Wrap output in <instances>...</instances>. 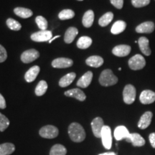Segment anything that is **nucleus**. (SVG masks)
<instances>
[{
	"label": "nucleus",
	"instance_id": "2",
	"mask_svg": "<svg viewBox=\"0 0 155 155\" xmlns=\"http://www.w3.org/2000/svg\"><path fill=\"white\" fill-rule=\"evenodd\" d=\"M118 78L113 73V71L110 69L104 70L101 73L99 77V83L103 86H111L117 83Z\"/></svg>",
	"mask_w": 155,
	"mask_h": 155
},
{
	"label": "nucleus",
	"instance_id": "32",
	"mask_svg": "<svg viewBox=\"0 0 155 155\" xmlns=\"http://www.w3.org/2000/svg\"><path fill=\"white\" fill-rule=\"evenodd\" d=\"M75 16V12L71 9H64L61 11L58 15V17L61 20H66V19H72Z\"/></svg>",
	"mask_w": 155,
	"mask_h": 155
},
{
	"label": "nucleus",
	"instance_id": "18",
	"mask_svg": "<svg viewBox=\"0 0 155 155\" xmlns=\"http://www.w3.org/2000/svg\"><path fill=\"white\" fill-rule=\"evenodd\" d=\"M65 95L66 96L73 97V98H76L77 100L80 101H83L86 98V94L78 88L71 89V90L67 91L65 92Z\"/></svg>",
	"mask_w": 155,
	"mask_h": 155
},
{
	"label": "nucleus",
	"instance_id": "13",
	"mask_svg": "<svg viewBox=\"0 0 155 155\" xmlns=\"http://www.w3.org/2000/svg\"><path fill=\"white\" fill-rule=\"evenodd\" d=\"M154 23L153 22H151V21H147V22H144L140 25H139L136 28V32H138V33L150 34L154 32Z\"/></svg>",
	"mask_w": 155,
	"mask_h": 155
},
{
	"label": "nucleus",
	"instance_id": "8",
	"mask_svg": "<svg viewBox=\"0 0 155 155\" xmlns=\"http://www.w3.org/2000/svg\"><path fill=\"white\" fill-rule=\"evenodd\" d=\"M114 137L117 141H121L122 139H126L129 142L130 139L131 134L129 133L127 128L124 126H119L114 130Z\"/></svg>",
	"mask_w": 155,
	"mask_h": 155
},
{
	"label": "nucleus",
	"instance_id": "38",
	"mask_svg": "<svg viewBox=\"0 0 155 155\" xmlns=\"http://www.w3.org/2000/svg\"><path fill=\"white\" fill-rule=\"evenodd\" d=\"M110 2L116 9H121L123 7L124 0H110Z\"/></svg>",
	"mask_w": 155,
	"mask_h": 155
},
{
	"label": "nucleus",
	"instance_id": "34",
	"mask_svg": "<svg viewBox=\"0 0 155 155\" xmlns=\"http://www.w3.org/2000/svg\"><path fill=\"white\" fill-rule=\"evenodd\" d=\"M35 22L38 25V28L41 30H46L48 28V21L42 16H38L35 18Z\"/></svg>",
	"mask_w": 155,
	"mask_h": 155
},
{
	"label": "nucleus",
	"instance_id": "11",
	"mask_svg": "<svg viewBox=\"0 0 155 155\" xmlns=\"http://www.w3.org/2000/svg\"><path fill=\"white\" fill-rule=\"evenodd\" d=\"M73 64V60L66 58H56L52 62V66L55 68H65L71 67Z\"/></svg>",
	"mask_w": 155,
	"mask_h": 155
},
{
	"label": "nucleus",
	"instance_id": "3",
	"mask_svg": "<svg viewBox=\"0 0 155 155\" xmlns=\"http://www.w3.org/2000/svg\"><path fill=\"white\" fill-rule=\"evenodd\" d=\"M129 66L133 71H139L143 69L146 65V61L145 58L140 54H137L134 55L129 60L128 62Z\"/></svg>",
	"mask_w": 155,
	"mask_h": 155
},
{
	"label": "nucleus",
	"instance_id": "33",
	"mask_svg": "<svg viewBox=\"0 0 155 155\" xmlns=\"http://www.w3.org/2000/svg\"><path fill=\"white\" fill-rule=\"evenodd\" d=\"M7 27L12 30L15 31H18L22 28V25L19 22H17V20L12 19V18H9L7 20Z\"/></svg>",
	"mask_w": 155,
	"mask_h": 155
},
{
	"label": "nucleus",
	"instance_id": "30",
	"mask_svg": "<svg viewBox=\"0 0 155 155\" xmlns=\"http://www.w3.org/2000/svg\"><path fill=\"white\" fill-rule=\"evenodd\" d=\"M66 154V148L62 144L54 145L50 152V155H65Z\"/></svg>",
	"mask_w": 155,
	"mask_h": 155
},
{
	"label": "nucleus",
	"instance_id": "12",
	"mask_svg": "<svg viewBox=\"0 0 155 155\" xmlns=\"http://www.w3.org/2000/svg\"><path fill=\"white\" fill-rule=\"evenodd\" d=\"M139 100L142 104H151L155 101V93L151 90H144L141 93Z\"/></svg>",
	"mask_w": 155,
	"mask_h": 155
},
{
	"label": "nucleus",
	"instance_id": "35",
	"mask_svg": "<svg viewBox=\"0 0 155 155\" xmlns=\"http://www.w3.org/2000/svg\"><path fill=\"white\" fill-rule=\"evenodd\" d=\"M9 126V120L6 116L0 113V131H4Z\"/></svg>",
	"mask_w": 155,
	"mask_h": 155
},
{
	"label": "nucleus",
	"instance_id": "31",
	"mask_svg": "<svg viewBox=\"0 0 155 155\" xmlns=\"http://www.w3.org/2000/svg\"><path fill=\"white\" fill-rule=\"evenodd\" d=\"M48 89V83L45 81H40L35 88V94L38 96H41L45 94Z\"/></svg>",
	"mask_w": 155,
	"mask_h": 155
},
{
	"label": "nucleus",
	"instance_id": "28",
	"mask_svg": "<svg viewBox=\"0 0 155 155\" xmlns=\"http://www.w3.org/2000/svg\"><path fill=\"white\" fill-rule=\"evenodd\" d=\"M92 44V39L89 37L87 36H83L81 37L78 39L77 42V46L78 48H80V49H87Z\"/></svg>",
	"mask_w": 155,
	"mask_h": 155
},
{
	"label": "nucleus",
	"instance_id": "42",
	"mask_svg": "<svg viewBox=\"0 0 155 155\" xmlns=\"http://www.w3.org/2000/svg\"><path fill=\"white\" fill-rule=\"evenodd\" d=\"M60 37H61L60 35H57V36L54 37V38H51V40H49V42H50V43H51V42H53L54 40H55V39H57V38H60Z\"/></svg>",
	"mask_w": 155,
	"mask_h": 155
},
{
	"label": "nucleus",
	"instance_id": "21",
	"mask_svg": "<svg viewBox=\"0 0 155 155\" xmlns=\"http://www.w3.org/2000/svg\"><path fill=\"white\" fill-rule=\"evenodd\" d=\"M129 142L132 144L134 147H143L145 144V140L139 134L133 133L131 134L130 139Z\"/></svg>",
	"mask_w": 155,
	"mask_h": 155
},
{
	"label": "nucleus",
	"instance_id": "5",
	"mask_svg": "<svg viewBox=\"0 0 155 155\" xmlns=\"http://www.w3.org/2000/svg\"><path fill=\"white\" fill-rule=\"evenodd\" d=\"M40 135L45 139H54L58 137L59 131L57 127L53 125H47L42 127L40 130Z\"/></svg>",
	"mask_w": 155,
	"mask_h": 155
},
{
	"label": "nucleus",
	"instance_id": "29",
	"mask_svg": "<svg viewBox=\"0 0 155 155\" xmlns=\"http://www.w3.org/2000/svg\"><path fill=\"white\" fill-rule=\"evenodd\" d=\"M114 18V14L111 12H108L104 14L103 16L101 17L98 20V24L101 27H106L107 26L111 23V22L113 20Z\"/></svg>",
	"mask_w": 155,
	"mask_h": 155
},
{
	"label": "nucleus",
	"instance_id": "23",
	"mask_svg": "<svg viewBox=\"0 0 155 155\" xmlns=\"http://www.w3.org/2000/svg\"><path fill=\"white\" fill-rule=\"evenodd\" d=\"M127 23L124 21L118 20L114 23L111 29V32L113 35H119L126 30Z\"/></svg>",
	"mask_w": 155,
	"mask_h": 155
},
{
	"label": "nucleus",
	"instance_id": "40",
	"mask_svg": "<svg viewBox=\"0 0 155 155\" xmlns=\"http://www.w3.org/2000/svg\"><path fill=\"white\" fill-rule=\"evenodd\" d=\"M7 107V105H6V101L4 96L0 94V108L2 109H5V108Z\"/></svg>",
	"mask_w": 155,
	"mask_h": 155
},
{
	"label": "nucleus",
	"instance_id": "26",
	"mask_svg": "<svg viewBox=\"0 0 155 155\" xmlns=\"http://www.w3.org/2000/svg\"><path fill=\"white\" fill-rule=\"evenodd\" d=\"M15 150V145L12 143H4L0 144V155H9Z\"/></svg>",
	"mask_w": 155,
	"mask_h": 155
},
{
	"label": "nucleus",
	"instance_id": "43",
	"mask_svg": "<svg viewBox=\"0 0 155 155\" xmlns=\"http://www.w3.org/2000/svg\"><path fill=\"white\" fill-rule=\"evenodd\" d=\"M119 71H121V68H119Z\"/></svg>",
	"mask_w": 155,
	"mask_h": 155
},
{
	"label": "nucleus",
	"instance_id": "44",
	"mask_svg": "<svg viewBox=\"0 0 155 155\" xmlns=\"http://www.w3.org/2000/svg\"><path fill=\"white\" fill-rule=\"evenodd\" d=\"M78 1H83V0H78Z\"/></svg>",
	"mask_w": 155,
	"mask_h": 155
},
{
	"label": "nucleus",
	"instance_id": "6",
	"mask_svg": "<svg viewBox=\"0 0 155 155\" xmlns=\"http://www.w3.org/2000/svg\"><path fill=\"white\" fill-rule=\"evenodd\" d=\"M101 138L104 147L107 150H110L112 145V135L111 129L108 126L104 125V127H103Z\"/></svg>",
	"mask_w": 155,
	"mask_h": 155
},
{
	"label": "nucleus",
	"instance_id": "20",
	"mask_svg": "<svg viewBox=\"0 0 155 155\" xmlns=\"http://www.w3.org/2000/svg\"><path fill=\"white\" fill-rule=\"evenodd\" d=\"M86 63L90 67L99 68L104 64V59L101 56H91V57L87 58Z\"/></svg>",
	"mask_w": 155,
	"mask_h": 155
},
{
	"label": "nucleus",
	"instance_id": "39",
	"mask_svg": "<svg viewBox=\"0 0 155 155\" xmlns=\"http://www.w3.org/2000/svg\"><path fill=\"white\" fill-rule=\"evenodd\" d=\"M149 139H150V144L153 148L155 149V133H151L149 136Z\"/></svg>",
	"mask_w": 155,
	"mask_h": 155
},
{
	"label": "nucleus",
	"instance_id": "36",
	"mask_svg": "<svg viewBox=\"0 0 155 155\" xmlns=\"http://www.w3.org/2000/svg\"><path fill=\"white\" fill-rule=\"evenodd\" d=\"M150 3V0H131V4L134 7L140 8L145 7Z\"/></svg>",
	"mask_w": 155,
	"mask_h": 155
},
{
	"label": "nucleus",
	"instance_id": "27",
	"mask_svg": "<svg viewBox=\"0 0 155 155\" xmlns=\"http://www.w3.org/2000/svg\"><path fill=\"white\" fill-rule=\"evenodd\" d=\"M14 12L15 15L19 17H22V18L26 19L29 18L31 16H32L33 12L32 10H30V9L24 8V7H16L14 9Z\"/></svg>",
	"mask_w": 155,
	"mask_h": 155
},
{
	"label": "nucleus",
	"instance_id": "22",
	"mask_svg": "<svg viewBox=\"0 0 155 155\" xmlns=\"http://www.w3.org/2000/svg\"><path fill=\"white\" fill-rule=\"evenodd\" d=\"M75 77H76V74L73 72L64 75L63 77L61 78L59 81V86L63 87V88L70 86L73 82V81L75 80Z\"/></svg>",
	"mask_w": 155,
	"mask_h": 155
},
{
	"label": "nucleus",
	"instance_id": "25",
	"mask_svg": "<svg viewBox=\"0 0 155 155\" xmlns=\"http://www.w3.org/2000/svg\"><path fill=\"white\" fill-rule=\"evenodd\" d=\"M94 21V12L92 10H88L86 12L83 17V25L86 28H91Z\"/></svg>",
	"mask_w": 155,
	"mask_h": 155
},
{
	"label": "nucleus",
	"instance_id": "1",
	"mask_svg": "<svg viewBox=\"0 0 155 155\" xmlns=\"http://www.w3.org/2000/svg\"><path fill=\"white\" fill-rule=\"evenodd\" d=\"M68 134L74 142H81L86 139V132L82 126L78 123H72L68 127Z\"/></svg>",
	"mask_w": 155,
	"mask_h": 155
},
{
	"label": "nucleus",
	"instance_id": "4",
	"mask_svg": "<svg viewBox=\"0 0 155 155\" xmlns=\"http://www.w3.org/2000/svg\"><path fill=\"white\" fill-rule=\"evenodd\" d=\"M137 95L135 87L131 84H128L124 87L123 91L124 101L127 104H132L134 102Z\"/></svg>",
	"mask_w": 155,
	"mask_h": 155
},
{
	"label": "nucleus",
	"instance_id": "24",
	"mask_svg": "<svg viewBox=\"0 0 155 155\" xmlns=\"http://www.w3.org/2000/svg\"><path fill=\"white\" fill-rule=\"evenodd\" d=\"M78 34V30L77 28H73V27L69 28L67 30L66 32H65L64 40L68 44L71 43L75 40V37L77 36Z\"/></svg>",
	"mask_w": 155,
	"mask_h": 155
},
{
	"label": "nucleus",
	"instance_id": "9",
	"mask_svg": "<svg viewBox=\"0 0 155 155\" xmlns=\"http://www.w3.org/2000/svg\"><path fill=\"white\" fill-rule=\"evenodd\" d=\"M40 56V53L38 50L30 49L26 50L21 55V61L24 63H30L38 59Z\"/></svg>",
	"mask_w": 155,
	"mask_h": 155
},
{
	"label": "nucleus",
	"instance_id": "17",
	"mask_svg": "<svg viewBox=\"0 0 155 155\" xmlns=\"http://www.w3.org/2000/svg\"><path fill=\"white\" fill-rule=\"evenodd\" d=\"M93 78V73L91 71H88L85 73L77 82V86L81 88H87L91 84Z\"/></svg>",
	"mask_w": 155,
	"mask_h": 155
},
{
	"label": "nucleus",
	"instance_id": "10",
	"mask_svg": "<svg viewBox=\"0 0 155 155\" xmlns=\"http://www.w3.org/2000/svg\"><path fill=\"white\" fill-rule=\"evenodd\" d=\"M104 127V120L101 117H96L91 122V128L93 133L97 138H101V131Z\"/></svg>",
	"mask_w": 155,
	"mask_h": 155
},
{
	"label": "nucleus",
	"instance_id": "7",
	"mask_svg": "<svg viewBox=\"0 0 155 155\" xmlns=\"http://www.w3.org/2000/svg\"><path fill=\"white\" fill-rule=\"evenodd\" d=\"M53 38V33L49 30H40L38 32H35L31 35V39L35 42H41L49 41Z\"/></svg>",
	"mask_w": 155,
	"mask_h": 155
},
{
	"label": "nucleus",
	"instance_id": "41",
	"mask_svg": "<svg viewBox=\"0 0 155 155\" xmlns=\"http://www.w3.org/2000/svg\"><path fill=\"white\" fill-rule=\"evenodd\" d=\"M98 155H117V154L114 152H106V153H103V154H100Z\"/></svg>",
	"mask_w": 155,
	"mask_h": 155
},
{
	"label": "nucleus",
	"instance_id": "37",
	"mask_svg": "<svg viewBox=\"0 0 155 155\" xmlns=\"http://www.w3.org/2000/svg\"><path fill=\"white\" fill-rule=\"evenodd\" d=\"M7 58V53L5 48L0 45V63L5 62Z\"/></svg>",
	"mask_w": 155,
	"mask_h": 155
},
{
	"label": "nucleus",
	"instance_id": "19",
	"mask_svg": "<svg viewBox=\"0 0 155 155\" xmlns=\"http://www.w3.org/2000/svg\"><path fill=\"white\" fill-rule=\"evenodd\" d=\"M40 67L38 66V65H35V66L30 68L25 75V81L28 83L34 81L38 75L39 73H40Z\"/></svg>",
	"mask_w": 155,
	"mask_h": 155
},
{
	"label": "nucleus",
	"instance_id": "15",
	"mask_svg": "<svg viewBox=\"0 0 155 155\" xmlns=\"http://www.w3.org/2000/svg\"><path fill=\"white\" fill-rule=\"evenodd\" d=\"M139 49L144 55L150 56L152 53V50L150 48V40L146 37H141L138 40Z\"/></svg>",
	"mask_w": 155,
	"mask_h": 155
},
{
	"label": "nucleus",
	"instance_id": "16",
	"mask_svg": "<svg viewBox=\"0 0 155 155\" xmlns=\"http://www.w3.org/2000/svg\"><path fill=\"white\" fill-rule=\"evenodd\" d=\"M153 114L151 111H147L141 116L138 122V127L141 129H147L152 122Z\"/></svg>",
	"mask_w": 155,
	"mask_h": 155
},
{
	"label": "nucleus",
	"instance_id": "14",
	"mask_svg": "<svg viewBox=\"0 0 155 155\" xmlns=\"http://www.w3.org/2000/svg\"><path fill=\"white\" fill-rule=\"evenodd\" d=\"M131 48L127 45H119L116 46L112 50V53L117 57H126L131 53Z\"/></svg>",
	"mask_w": 155,
	"mask_h": 155
}]
</instances>
